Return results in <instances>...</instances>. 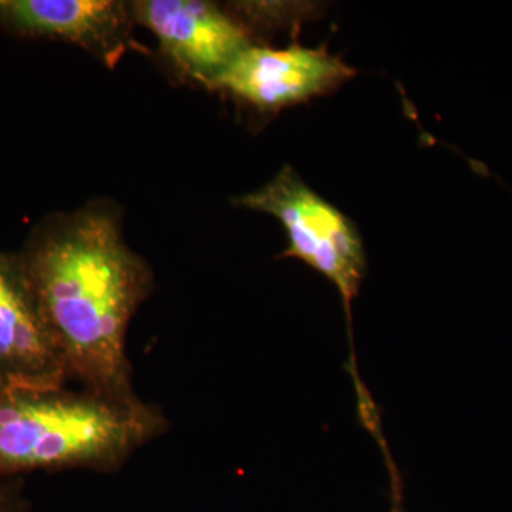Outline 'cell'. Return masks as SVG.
Wrapping results in <instances>:
<instances>
[{"label": "cell", "instance_id": "7a4b0ae2", "mask_svg": "<svg viewBox=\"0 0 512 512\" xmlns=\"http://www.w3.org/2000/svg\"><path fill=\"white\" fill-rule=\"evenodd\" d=\"M167 421L137 394L70 383L0 392V478L70 468L111 471L156 440Z\"/></svg>", "mask_w": 512, "mask_h": 512}, {"label": "cell", "instance_id": "277c9868", "mask_svg": "<svg viewBox=\"0 0 512 512\" xmlns=\"http://www.w3.org/2000/svg\"><path fill=\"white\" fill-rule=\"evenodd\" d=\"M130 8L178 72L205 87L254 45L241 20L205 0H138Z\"/></svg>", "mask_w": 512, "mask_h": 512}, {"label": "cell", "instance_id": "ba28073f", "mask_svg": "<svg viewBox=\"0 0 512 512\" xmlns=\"http://www.w3.org/2000/svg\"><path fill=\"white\" fill-rule=\"evenodd\" d=\"M19 478L10 480L9 484L0 487V512H19Z\"/></svg>", "mask_w": 512, "mask_h": 512}, {"label": "cell", "instance_id": "8992f818", "mask_svg": "<svg viewBox=\"0 0 512 512\" xmlns=\"http://www.w3.org/2000/svg\"><path fill=\"white\" fill-rule=\"evenodd\" d=\"M72 383L18 252L0 251V392Z\"/></svg>", "mask_w": 512, "mask_h": 512}, {"label": "cell", "instance_id": "5b68a950", "mask_svg": "<svg viewBox=\"0 0 512 512\" xmlns=\"http://www.w3.org/2000/svg\"><path fill=\"white\" fill-rule=\"evenodd\" d=\"M355 73L349 64L326 50L252 45L207 87L274 113L336 92Z\"/></svg>", "mask_w": 512, "mask_h": 512}, {"label": "cell", "instance_id": "3957f363", "mask_svg": "<svg viewBox=\"0 0 512 512\" xmlns=\"http://www.w3.org/2000/svg\"><path fill=\"white\" fill-rule=\"evenodd\" d=\"M237 204L281 222L288 237L285 258L299 259L329 279L349 313L366 275V254L355 224L342 211L316 194L289 165L264 187L241 195Z\"/></svg>", "mask_w": 512, "mask_h": 512}, {"label": "cell", "instance_id": "52a82bcc", "mask_svg": "<svg viewBox=\"0 0 512 512\" xmlns=\"http://www.w3.org/2000/svg\"><path fill=\"white\" fill-rule=\"evenodd\" d=\"M130 3L117 0H0V29L82 47L111 69L130 42Z\"/></svg>", "mask_w": 512, "mask_h": 512}, {"label": "cell", "instance_id": "6da1fadb", "mask_svg": "<svg viewBox=\"0 0 512 512\" xmlns=\"http://www.w3.org/2000/svg\"><path fill=\"white\" fill-rule=\"evenodd\" d=\"M70 382L131 396L127 333L153 286L113 211L100 207L40 222L18 252Z\"/></svg>", "mask_w": 512, "mask_h": 512}]
</instances>
